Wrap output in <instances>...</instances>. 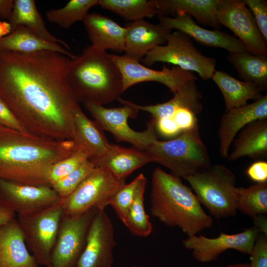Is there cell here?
<instances>
[{"label": "cell", "mask_w": 267, "mask_h": 267, "mask_svg": "<svg viewBox=\"0 0 267 267\" xmlns=\"http://www.w3.org/2000/svg\"><path fill=\"white\" fill-rule=\"evenodd\" d=\"M174 93L171 99L164 103L140 105L132 102V104L138 111L150 113L155 120L171 118L176 110L181 108L189 109L196 115L201 113L203 110L201 101L202 96L196 81L188 82Z\"/></svg>", "instance_id": "obj_25"}, {"label": "cell", "mask_w": 267, "mask_h": 267, "mask_svg": "<svg viewBox=\"0 0 267 267\" xmlns=\"http://www.w3.org/2000/svg\"><path fill=\"white\" fill-rule=\"evenodd\" d=\"M63 212L61 203L17 221L27 248L39 266L49 267Z\"/></svg>", "instance_id": "obj_10"}, {"label": "cell", "mask_w": 267, "mask_h": 267, "mask_svg": "<svg viewBox=\"0 0 267 267\" xmlns=\"http://www.w3.org/2000/svg\"><path fill=\"white\" fill-rule=\"evenodd\" d=\"M145 151L152 162L166 167L174 175L184 179L211 165L210 157L200 136L198 126L183 132L172 139H157Z\"/></svg>", "instance_id": "obj_5"}, {"label": "cell", "mask_w": 267, "mask_h": 267, "mask_svg": "<svg viewBox=\"0 0 267 267\" xmlns=\"http://www.w3.org/2000/svg\"><path fill=\"white\" fill-rule=\"evenodd\" d=\"M0 125L12 130L28 133L12 111L0 97Z\"/></svg>", "instance_id": "obj_41"}, {"label": "cell", "mask_w": 267, "mask_h": 267, "mask_svg": "<svg viewBox=\"0 0 267 267\" xmlns=\"http://www.w3.org/2000/svg\"><path fill=\"white\" fill-rule=\"evenodd\" d=\"M237 210L254 218L267 214V182L237 187Z\"/></svg>", "instance_id": "obj_33"}, {"label": "cell", "mask_w": 267, "mask_h": 267, "mask_svg": "<svg viewBox=\"0 0 267 267\" xmlns=\"http://www.w3.org/2000/svg\"><path fill=\"white\" fill-rule=\"evenodd\" d=\"M94 168V165L88 159L51 187L64 199L73 192Z\"/></svg>", "instance_id": "obj_35"}, {"label": "cell", "mask_w": 267, "mask_h": 267, "mask_svg": "<svg viewBox=\"0 0 267 267\" xmlns=\"http://www.w3.org/2000/svg\"><path fill=\"white\" fill-rule=\"evenodd\" d=\"M150 203L152 216L166 226L179 228L188 237L213 224L192 189L159 167L152 173Z\"/></svg>", "instance_id": "obj_3"}, {"label": "cell", "mask_w": 267, "mask_h": 267, "mask_svg": "<svg viewBox=\"0 0 267 267\" xmlns=\"http://www.w3.org/2000/svg\"><path fill=\"white\" fill-rule=\"evenodd\" d=\"M70 58L41 51L0 49V97L27 132L54 140H73L79 101L67 78Z\"/></svg>", "instance_id": "obj_1"}, {"label": "cell", "mask_w": 267, "mask_h": 267, "mask_svg": "<svg viewBox=\"0 0 267 267\" xmlns=\"http://www.w3.org/2000/svg\"><path fill=\"white\" fill-rule=\"evenodd\" d=\"M91 46L106 51H124L125 27L100 13H89L83 21Z\"/></svg>", "instance_id": "obj_21"}, {"label": "cell", "mask_w": 267, "mask_h": 267, "mask_svg": "<svg viewBox=\"0 0 267 267\" xmlns=\"http://www.w3.org/2000/svg\"><path fill=\"white\" fill-rule=\"evenodd\" d=\"M156 16L159 24L162 26L171 31L175 29L183 32L203 45L222 48L229 53L248 52L237 38L220 29L210 30L204 28L187 14H179L174 17L162 15Z\"/></svg>", "instance_id": "obj_17"}, {"label": "cell", "mask_w": 267, "mask_h": 267, "mask_svg": "<svg viewBox=\"0 0 267 267\" xmlns=\"http://www.w3.org/2000/svg\"></svg>", "instance_id": "obj_50"}, {"label": "cell", "mask_w": 267, "mask_h": 267, "mask_svg": "<svg viewBox=\"0 0 267 267\" xmlns=\"http://www.w3.org/2000/svg\"><path fill=\"white\" fill-rule=\"evenodd\" d=\"M246 174L256 183L267 182V162L260 160L253 163L246 169Z\"/></svg>", "instance_id": "obj_43"}, {"label": "cell", "mask_w": 267, "mask_h": 267, "mask_svg": "<svg viewBox=\"0 0 267 267\" xmlns=\"http://www.w3.org/2000/svg\"><path fill=\"white\" fill-rule=\"evenodd\" d=\"M116 245L114 227L105 209H98L90 223L76 267H111Z\"/></svg>", "instance_id": "obj_16"}, {"label": "cell", "mask_w": 267, "mask_h": 267, "mask_svg": "<svg viewBox=\"0 0 267 267\" xmlns=\"http://www.w3.org/2000/svg\"><path fill=\"white\" fill-rule=\"evenodd\" d=\"M155 129L161 135L167 138H175L182 133L172 118L156 120Z\"/></svg>", "instance_id": "obj_42"}, {"label": "cell", "mask_w": 267, "mask_h": 267, "mask_svg": "<svg viewBox=\"0 0 267 267\" xmlns=\"http://www.w3.org/2000/svg\"><path fill=\"white\" fill-rule=\"evenodd\" d=\"M133 267H137V266H134Z\"/></svg>", "instance_id": "obj_49"}, {"label": "cell", "mask_w": 267, "mask_h": 267, "mask_svg": "<svg viewBox=\"0 0 267 267\" xmlns=\"http://www.w3.org/2000/svg\"><path fill=\"white\" fill-rule=\"evenodd\" d=\"M12 31V27L8 21H0V40L9 35Z\"/></svg>", "instance_id": "obj_47"}, {"label": "cell", "mask_w": 267, "mask_h": 267, "mask_svg": "<svg viewBox=\"0 0 267 267\" xmlns=\"http://www.w3.org/2000/svg\"><path fill=\"white\" fill-rule=\"evenodd\" d=\"M220 25L230 30L249 53L267 56V44L250 10L242 0H219L216 10Z\"/></svg>", "instance_id": "obj_12"}, {"label": "cell", "mask_w": 267, "mask_h": 267, "mask_svg": "<svg viewBox=\"0 0 267 267\" xmlns=\"http://www.w3.org/2000/svg\"><path fill=\"white\" fill-rule=\"evenodd\" d=\"M90 160L95 167L107 170L119 179L125 180L134 171L151 163L145 150L111 144L102 156Z\"/></svg>", "instance_id": "obj_22"}, {"label": "cell", "mask_w": 267, "mask_h": 267, "mask_svg": "<svg viewBox=\"0 0 267 267\" xmlns=\"http://www.w3.org/2000/svg\"><path fill=\"white\" fill-rule=\"evenodd\" d=\"M250 10L265 40L267 42V1L265 0H244Z\"/></svg>", "instance_id": "obj_38"}, {"label": "cell", "mask_w": 267, "mask_h": 267, "mask_svg": "<svg viewBox=\"0 0 267 267\" xmlns=\"http://www.w3.org/2000/svg\"><path fill=\"white\" fill-rule=\"evenodd\" d=\"M99 0H71L62 8L53 9L46 12L47 19L51 23L68 29L78 21H83L89 9L99 4Z\"/></svg>", "instance_id": "obj_34"}, {"label": "cell", "mask_w": 267, "mask_h": 267, "mask_svg": "<svg viewBox=\"0 0 267 267\" xmlns=\"http://www.w3.org/2000/svg\"><path fill=\"white\" fill-rule=\"evenodd\" d=\"M142 175L140 174L132 182L125 184L116 192L110 201L109 205L113 207L122 222L133 202Z\"/></svg>", "instance_id": "obj_37"}, {"label": "cell", "mask_w": 267, "mask_h": 267, "mask_svg": "<svg viewBox=\"0 0 267 267\" xmlns=\"http://www.w3.org/2000/svg\"><path fill=\"white\" fill-rule=\"evenodd\" d=\"M172 118L182 132L198 126L197 115L190 109L181 108L176 110Z\"/></svg>", "instance_id": "obj_40"}, {"label": "cell", "mask_w": 267, "mask_h": 267, "mask_svg": "<svg viewBox=\"0 0 267 267\" xmlns=\"http://www.w3.org/2000/svg\"><path fill=\"white\" fill-rule=\"evenodd\" d=\"M15 213L4 206L0 202V226L15 219Z\"/></svg>", "instance_id": "obj_45"}, {"label": "cell", "mask_w": 267, "mask_h": 267, "mask_svg": "<svg viewBox=\"0 0 267 267\" xmlns=\"http://www.w3.org/2000/svg\"><path fill=\"white\" fill-rule=\"evenodd\" d=\"M76 150L73 140L41 137L0 125V179L49 185L46 178L49 168Z\"/></svg>", "instance_id": "obj_2"}, {"label": "cell", "mask_w": 267, "mask_h": 267, "mask_svg": "<svg viewBox=\"0 0 267 267\" xmlns=\"http://www.w3.org/2000/svg\"><path fill=\"white\" fill-rule=\"evenodd\" d=\"M88 159L84 152L77 149L71 155L57 162L49 168L46 176L48 184L51 186Z\"/></svg>", "instance_id": "obj_36"}, {"label": "cell", "mask_w": 267, "mask_h": 267, "mask_svg": "<svg viewBox=\"0 0 267 267\" xmlns=\"http://www.w3.org/2000/svg\"><path fill=\"white\" fill-rule=\"evenodd\" d=\"M267 119V94L251 103L225 111L221 117L218 131L220 155L227 158L233 141L246 125Z\"/></svg>", "instance_id": "obj_18"}, {"label": "cell", "mask_w": 267, "mask_h": 267, "mask_svg": "<svg viewBox=\"0 0 267 267\" xmlns=\"http://www.w3.org/2000/svg\"><path fill=\"white\" fill-rule=\"evenodd\" d=\"M49 185L23 184L0 179V202L18 216L32 215L60 204Z\"/></svg>", "instance_id": "obj_14"}, {"label": "cell", "mask_w": 267, "mask_h": 267, "mask_svg": "<svg viewBox=\"0 0 267 267\" xmlns=\"http://www.w3.org/2000/svg\"><path fill=\"white\" fill-rule=\"evenodd\" d=\"M125 184L106 169L95 167L81 184L61 203L63 215L75 217L93 209H105Z\"/></svg>", "instance_id": "obj_9"}, {"label": "cell", "mask_w": 267, "mask_h": 267, "mask_svg": "<svg viewBox=\"0 0 267 267\" xmlns=\"http://www.w3.org/2000/svg\"><path fill=\"white\" fill-rule=\"evenodd\" d=\"M8 22L12 30L17 26L23 25L42 39L70 49L65 42L54 37L47 30L34 0H14L13 10Z\"/></svg>", "instance_id": "obj_29"}, {"label": "cell", "mask_w": 267, "mask_h": 267, "mask_svg": "<svg viewBox=\"0 0 267 267\" xmlns=\"http://www.w3.org/2000/svg\"><path fill=\"white\" fill-rule=\"evenodd\" d=\"M211 79L222 93L225 111L246 105L249 100H256L263 96L261 89L254 83L239 80L225 72L216 70Z\"/></svg>", "instance_id": "obj_28"}, {"label": "cell", "mask_w": 267, "mask_h": 267, "mask_svg": "<svg viewBox=\"0 0 267 267\" xmlns=\"http://www.w3.org/2000/svg\"><path fill=\"white\" fill-rule=\"evenodd\" d=\"M98 5L131 22L158 14L155 0H99Z\"/></svg>", "instance_id": "obj_31"}, {"label": "cell", "mask_w": 267, "mask_h": 267, "mask_svg": "<svg viewBox=\"0 0 267 267\" xmlns=\"http://www.w3.org/2000/svg\"><path fill=\"white\" fill-rule=\"evenodd\" d=\"M141 61L147 66L159 62L171 63L196 72L204 80L211 79L217 62L215 59L203 55L186 34L177 30L168 36L165 45L155 47Z\"/></svg>", "instance_id": "obj_8"}, {"label": "cell", "mask_w": 267, "mask_h": 267, "mask_svg": "<svg viewBox=\"0 0 267 267\" xmlns=\"http://www.w3.org/2000/svg\"><path fill=\"white\" fill-rule=\"evenodd\" d=\"M0 267H40L28 250L15 218L0 226Z\"/></svg>", "instance_id": "obj_20"}, {"label": "cell", "mask_w": 267, "mask_h": 267, "mask_svg": "<svg viewBox=\"0 0 267 267\" xmlns=\"http://www.w3.org/2000/svg\"><path fill=\"white\" fill-rule=\"evenodd\" d=\"M155 2L157 15L174 17L185 14L193 17L201 24L215 29L221 27L216 17L219 0H155Z\"/></svg>", "instance_id": "obj_24"}, {"label": "cell", "mask_w": 267, "mask_h": 267, "mask_svg": "<svg viewBox=\"0 0 267 267\" xmlns=\"http://www.w3.org/2000/svg\"><path fill=\"white\" fill-rule=\"evenodd\" d=\"M74 121L75 133L73 140L77 149L84 152L89 160L103 155L111 144L100 126L94 121L89 119L80 106L75 111Z\"/></svg>", "instance_id": "obj_23"}, {"label": "cell", "mask_w": 267, "mask_h": 267, "mask_svg": "<svg viewBox=\"0 0 267 267\" xmlns=\"http://www.w3.org/2000/svg\"><path fill=\"white\" fill-rule=\"evenodd\" d=\"M185 179L201 204L216 218H225L236 215V177L228 168L222 164H211Z\"/></svg>", "instance_id": "obj_6"}, {"label": "cell", "mask_w": 267, "mask_h": 267, "mask_svg": "<svg viewBox=\"0 0 267 267\" xmlns=\"http://www.w3.org/2000/svg\"><path fill=\"white\" fill-rule=\"evenodd\" d=\"M118 101L122 106L107 108L89 101L84 102L83 104L102 130L110 132L117 141L127 142L134 148L145 150L158 139L155 129L156 120L152 118L144 131H135L130 127L128 121L130 118L135 117L139 111L133 105L131 101L121 97Z\"/></svg>", "instance_id": "obj_7"}, {"label": "cell", "mask_w": 267, "mask_h": 267, "mask_svg": "<svg viewBox=\"0 0 267 267\" xmlns=\"http://www.w3.org/2000/svg\"><path fill=\"white\" fill-rule=\"evenodd\" d=\"M249 267H267V237L259 234L251 254Z\"/></svg>", "instance_id": "obj_39"}, {"label": "cell", "mask_w": 267, "mask_h": 267, "mask_svg": "<svg viewBox=\"0 0 267 267\" xmlns=\"http://www.w3.org/2000/svg\"><path fill=\"white\" fill-rule=\"evenodd\" d=\"M0 49L20 53L50 51L61 53L70 59L76 57L62 45L42 39L23 25L17 26L0 40Z\"/></svg>", "instance_id": "obj_27"}, {"label": "cell", "mask_w": 267, "mask_h": 267, "mask_svg": "<svg viewBox=\"0 0 267 267\" xmlns=\"http://www.w3.org/2000/svg\"><path fill=\"white\" fill-rule=\"evenodd\" d=\"M14 0H0V18L9 20L14 6Z\"/></svg>", "instance_id": "obj_44"}, {"label": "cell", "mask_w": 267, "mask_h": 267, "mask_svg": "<svg viewBox=\"0 0 267 267\" xmlns=\"http://www.w3.org/2000/svg\"><path fill=\"white\" fill-rule=\"evenodd\" d=\"M253 219L254 221V226L267 235V218L264 215H259Z\"/></svg>", "instance_id": "obj_46"}, {"label": "cell", "mask_w": 267, "mask_h": 267, "mask_svg": "<svg viewBox=\"0 0 267 267\" xmlns=\"http://www.w3.org/2000/svg\"><path fill=\"white\" fill-rule=\"evenodd\" d=\"M232 143L233 149L228 154V161L248 156L253 159L267 156V120L254 121L243 128Z\"/></svg>", "instance_id": "obj_26"}, {"label": "cell", "mask_w": 267, "mask_h": 267, "mask_svg": "<svg viewBox=\"0 0 267 267\" xmlns=\"http://www.w3.org/2000/svg\"><path fill=\"white\" fill-rule=\"evenodd\" d=\"M97 210L93 208L75 217L63 216L49 267H76Z\"/></svg>", "instance_id": "obj_11"}, {"label": "cell", "mask_w": 267, "mask_h": 267, "mask_svg": "<svg viewBox=\"0 0 267 267\" xmlns=\"http://www.w3.org/2000/svg\"><path fill=\"white\" fill-rule=\"evenodd\" d=\"M108 55L121 72L124 92L136 84L155 82L165 85L175 93L188 82L197 80L192 72L177 66L169 68L164 66L161 70H157L143 65L139 61L125 55Z\"/></svg>", "instance_id": "obj_13"}, {"label": "cell", "mask_w": 267, "mask_h": 267, "mask_svg": "<svg viewBox=\"0 0 267 267\" xmlns=\"http://www.w3.org/2000/svg\"><path fill=\"white\" fill-rule=\"evenodd\" d=\"M260 232L254 226L236 234L221 232L214 238L196 235L183 240L182 244L185 248L192 251L193 258L197 262L208 263L216 260L221 254L229 249L250 255Z\"/></svg>", "instance_id": "obj_15"}, {"label": "cell", "mask_w": 267, "mask_h": 267, "mask_svg": "<svg viewBox=\"0 0 267 267\" xmlns=\"http://www.w3.org/2000/svg\"><path fill=\"white\" fill-rule=\"evenodd\" d=\"M125 27V55L138 61L155 47L166 44L172 32L160 24L144 19L130 22Z\"/></svg>", "instance_id": "obj_19"}, {"label": "cell", "mask_w": 267, "mask_h": 267, "mask_svg": "<svg viewBox=\"0 0 267 267\" xmlns=\"http://www.w3.org/2000/svg\"><path fill=\"white\" fill-rule=\"evenodd\" d=\"M69 84L78 101L104 105L116 101L124 92L121 72L106 51L91 45L70 59Z\"/></svg>", "instance_id": "obj_4"}, {"label": "cell", "mask_w": 267, "mask_h": 267, "mask_svg": "<svg viewBox=\"0 0 267 267\" xmlns=\"http://www.w3.org/2000/svg\"><path fill=\"white\" fill-rule=\"evenodd\" d=\"M146 182V178L142 174L133 202L123 221L132 234L140 237L149 236L152 230V224L144 205V194Z\"/></svg>", "instance_id": "obj_32"}, {"label": "cell", "mask_w": 267, "mask_h": 267, "mask_svg": "<svg viewBox=\"0 0 267 267\" xmlns=\"http://www.w3.org/2000/svg\"><path fill=\"white\" fill-rule=\"evenodd\" d=\"M249 264H236L228 265L225 267H248Z\"/></svg>", "instance_id": "obj_48"}, {"label": "cell", "mask_w": 267, "mask_h": 267, "mask_svg": "<svg viewBox=\"0 0 267 267\" xmlns=\"http://www.w3.org/2000/svg\"><path fill=\"white\" fill-rule=\"evenodd\" d=\"M227 59L239 79L257 85L262 90L267 87V56L248 52L229 53Z\"/></svg>", "instance_id": "obj_30"}]
</instances>
